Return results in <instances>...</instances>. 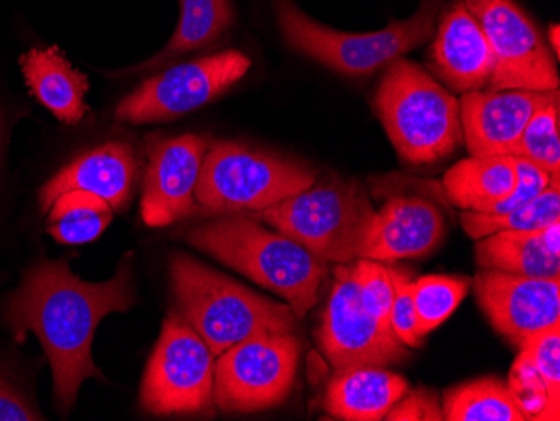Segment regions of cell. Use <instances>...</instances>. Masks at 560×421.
<instances>
[{"label":"cell","mask_w":560,"mask_h":421,"mask_svg":"<svg viewBox=\"0 0 560 421\" xmlns=\"http://www.w3.org/2000/svg\"><path fill=\"white\" fill-rule=\"evenodd\" d=\"M131 278V254L121 260L112 281L100 284L72 274L66 259H40L5 295L0 320L19 342L27 331L39 339L52 370L55 405L62 414L74 407L88 378H103L91 358L94 332L103 317L126 313L137 304Z\"/></svg>","instance_id":"cell-1"},{"label":"cell","mask_w":560,"mask_h":421,"mask_svg":"<svg viewBox=\"0 0 560 421\" xmlns=\"http://www.w3.org/2000/svg\"><path fill=\"white\" fill-rule=\"evenodd\" d=\"M187 241L223 266L284 297L299 319L319 303L329 264L298 242L264 227L250 213H225L191 229Z\"/></svg>","instance_id":"cell-2"},{"label":"cell","mask_w":560,"mask_h":421,"mask_svg":"<svg viewBox=\"0 0 560 421\" xmlns=\"http://www.w3.org/2000/svg\"><path fill=\"white\" fill-rule=\"evenodd\" d=\"M176 311L209 344L213 356L260 332H295L299 317L288 303L257 294L219 270L187 256L170 260Z\"/></svg>","instance_id":"cell-3"},{"label":"cell","mask_w":560,"mask_h":421,"mask_svg":"<svg viewBox=\"0 0 560 421\" xmlns=\"http://www.w3.org/2000/svg\"><path fill=\"white\" fill-rule=\"evenodd\" d=\"M374 108L396 153L408 165L442 162L464 143L460 102L410 59H396L386 68Z\"/></svg>","instance_id":"cell-4"},{"label":"cell","mask_w":560,"mask_h":421,"mask_svg":"<svg viewBox=\"0 0 560 421\" xmlns=\"http://www.w3.org/2000/svg\"><path fill=\"white\" fill-rule=\"evenodd\" d=\"M250 215L288 235L323 262L338 266L361 259L370 244L376 210L363 185L335 178Z\"/></svg>","instance_id":"cell-5"},{"label":"cell","mask_w":560,"mask_h":421,"mask_svg":"<svg viewBox=\"0 0 560 421\" xmlns=\"http://www.w3.org/2000/svg\"><path fill=\"white\" fill-rule=\"evenodd\" d=\"M440 4L442 0H424L408 21L368 34L342 33L317 24L291 0H276V11L280 33L292 49L345 77H368L430 40Z\"/></svg>","instance_id":"cell-6"},{"label":"cell","mask_w":560,"mask_h":421,"mask_svg":"<svg viewBox=\"0 0 560 421\" xmlns=\"http://www.w3.org/2000/svg\"><path fill=\"white\" fill-rule=\"evenodd\" d=\"M314 184L310 166L235 141H215L203 156L195 200L215 215L256 213Z\"/></svg>","instance_id":"cell-7"},{"label":"cell","mask_w":560,"mask_h":421,"mask_svg":"<svg viewBox=\"0 0 560 421\" xmlns=\"http://www.w3.org/2000/svg\"><path fill=\"white\" fill-rule=\"evenodd\" d=\"M215 356L178 311L163 320L141 383V407L151 414H200L215 405Z\"/></svg>","instance_id":"cell-8"},{"label":"cell","mask_w":560,"mask_h":421,"mask_svg":"<svg viewBox=\"0 0 560 421\" xmlns=\"http://www.w3.org/2000/svg\"><path fill=\"white\" fill-rule=\"evenodd\" d=\"M302 342L295 332H260L215 361L213 401L225 413H256L288 401L298 378Z\"/></svg>","instance_id":"cell-9"},{"label":"cell","mask_w":560,"mask_h":421,"mask_svg":"<svg viewBox=\"0 0 560 421\" xmlns=\"http://www.w3.org/2000/svg\"><path fill=\"white\" fill-rule=\"evenodd\" d=\"M317 342L335 371L393 366L410 358L405 342L381 328L361 301L358 264H338Z\"/></svg>","instance_id":"cell-10"},{"label":"cell","mask_w":560,"mask_h":421,"mask_svg":"<svg viewBox=\"0 0 560 421\" xmlns=\"http://www.w3.org/2000/svg\"><path fill=\"white\" fill-rule=\"evenodd\" d=\"M250 65L244 52L231 49L166 69L122 100L115 118L131 125L180 118L234 86Z\"/></svg>","instance_id":"cell-11"},{"label":"cell","mask_w":560,"mask_h":421,"mask_svg":"<svg viewBox=\"0 0 560 421\" xmlns=\"http://www.w3.org/2000/svg\"><path fill=\"white\" fill-rule=\"evenodd\" d=\"M495 56L490 91L559 90L556 59L536 24L514 0H464Z\"/></svg>","instance_id":"cell-12"},{"label":"cell","mask_w":560,"mask_h":421,"mask_svg":"<svg viewBox=\"0 0 560 421\" xmlns=\"http://www.w3.org/2000/svg\"><path fill=\"white\" fill-rule=\"evenodd\" d=\"M471 289L492 328L518 350L532 336L560 323V278L478 269Z\"/></svg>","instance_id":"cell-13"},{"label":"cell","mask_w":560,"mask_h":421,"mask_svg":"<svg viewBox=\"0 0 560 421\" xmlns=\"http://www.w3.org/2000/svg\"><path fill=\"white\" fill-rule=\"evenodd\" d=\"M209 144L198 135L156 141L148 152L141 217L150 227H166L200 212L195 190Z\"/></svg>","instance_id":"cell-14"},{"label":"cell","mask_w":560,"mask_h":421,"mask_svg":"<svg viewBox=\"0 0 560 421\" xmlns=\"http://www.w3.org/2000/svg\"><path fill=\"white\" fill-rule=\"evenodd\" d=\"M557 93L559 90H480L462 94L460 121L468 153L514 155L528 119Z\"/></svg>","instance_id":"cell-15"},{"label":"cell","mask_w":560,"mask_h":421,"mask_svg":"<svg viewBox=\"0 0 560 421\" xmlns=\"http://www.w3.org/2000/svg\"><path fill=\"white\" fill-rule=\"evenodd\" d=\"M446 234L445 213L433 200L421 195H398L377 210L370 244L361 259H424L442 247Z\"/></svg>","instance_id":"cell-16"},{"label":"cell","mask_w":560,"mask_h":421,"mask_svg":"<svg viewBox=\"0 0 560 421\" xmlns=\"http://www.w3.org/2000/svg\"><path fill=\"white\" fill-rule=\"evenodd\" d=\"M431 46V66L436 77L453 91L465 94L489 86L495 56L480 22L464 0H453L440 15Z\"/></svg>","instance_id":"cell-17"},{"label":"cell","mask_w":560,"mask_h":421,"mask_svg":"<svg viewBox=\"0 0 560 421\" xmlns=\"http://www.w3.org/2000/svg\"><path fill=\"white\" fill-rule=\"evenodd\" d=\"M138 163L130 144L112 141L78 156L56 173L39 191L40 212H49L59 195L91 191L105 198L113 210L125 209L133 197Z\"/></svg>","instance_id":"cell-18"},{"label":"cell","mask_w":560,"mask_h":421,"mask_svg":"<svg viewBox=\"0 0 560 421\" xmlns=\"http://www.w3.org/2000/svg\"><path fill=\"white\" fill-rule=\"evenodd\" d=\"M408 391V379L383 366L349 367L335 371L323 408L339 420L380 421Z\"/></svg>","instance_id":"cell-19"},{"label":"cell","mask_w":560,"mask_h":421,"mask_svg":"<svg viewBox=\"0 0 560 421\" xmlns=\"http://www.w3.org/2000/svg\"><path fill=\"white\" fill-rule=\"evenodd\" d=\"M25 83L37 102L46 106L59 121L78 125L86 115L88 78L72 68L58 47L31 49L21 58Z\"/></svg>","instance_id":"cell-20"},{"label":"cell","mask_w":560,"mask_h":421,"mask_svg":"<svg viewBox=\"0 0 560 421\" xmlns=\"http://www.w3.org/2000/svg\"><path fill=\"white\" fill-rule=\"evenodd\" d=\"M517 182L511 155L468 156L455 163L443 177L446 197L456 209L487 213L511 197Z\"/></svg>","instance_id":"cell-21"},{"label":"cell","mask_w":560,"mask_h":421,"mask_svg":"<svg viewBox=\"0 0 560 421\" xmlns=\"http://www.w3.org/2000/svg\"><path fill=\"white\" fill-rule=\"evenodd\" d=\"M478 269L525 278H560V257L544 247L539 231H506L478 238L474 247Z\"/></svg>","instance_id":"cell-22"},{"label":"cell","mask_w":560,"mask_h":421,"mask_svg":"<svg viewBox=\"0 0 560 421\" xmlns=\"http://www.w3.org/2000/svg\"><path fill=\"white\" fill-rule=\"evenodd\" d=\"M180 22L170 43L150 61H144L130 71H122V74L159 69L187 52L212 46L229 31L234 21L231 0H180Z\"/></svg>","instance_id":"cell-23"},{"label":"cell","mask_w":560,"mask_h":421,"mask_svg":"<svg viewBox=\"0 0 560 421\" xmlns=\"http://www.w3.org/2000/svg\"><path fill=\"white\" fill-rule=\"evenodd\" d=\"M512 389H540L537 420H559L560 404V323L532 336L521 348L511 373Z\"/></svg>","instance_id":"cell-24"},{"label":"cell","mask_w":560,"mask_h":421,"mask_svg":"<svg viewBox=\"0 0 560 421\" xmlns=\"http://www.w3.org/2000/svg\"><path fill=\"white\" fill-rule=\"evenodd\" d=\"M445 421H528L527 408L511 385L497 378H480L446 389Z\"/></svg>","instance_id":"cell-25"},{"label":"cell","mask_w":560,"mask_h":421,"mask_svg":"<svg viewBox=\"0 0 560 421\" xmlns=\"http://www.w3.org/2000/svg\"><path fill=\"white\" fill-rule=\"evenodd\" d=\"M113 207L100 195L71 190L50 206L47 232L61 244L81 245L100 237L112 224Z\"/></svg>","instance_id":"cell-26"},{"label":"cell","mask_w":560,"mask_h":421,"mask_svg":"<svg viewBox=\"0 0 560 421\" xmlns=\"http://www.w3.org/2000/svg\"><path fill=\"white\" fill-rule=\"evenodd\" d=\"M560 220V185L552 180L528 206L503 215L462 210L460 224L468 237L478 241L506 231H539Z\"/></svg>","instance_id":"cell-27"},{"label":"cell","mask_w":560,"mask_h":421,"mask_svg":"<svg viewBox=\"0 0 560 421\" xmlns=\"http://www.w3.org/2000/svg\"><path fill=\"white\" fill-rule=\"evenodd\" d=\"M471 289V278L465 276H423L411 284L417 335L424 336L442 326Z\"/></svg>","instance_id":"cell-28"},{"label":"cell","mask_w":560,"mask_h":421,"mask_svg":"<svg viewBox=\"0 0 560 421\" xmlns=\"http://www.w3.org/2000/svg\"><path fill=\"white\" fill-rule=\"evenodd\" d=\"M559 121L560 97L557 93L528 119L527 127L512 155L528 160L549 173L556 180H559L560 175Z\"/></svg>","instance_id":"cell-29"},{"label":"cell","mask_w":560,"mask_h":421,"mask_svg":"<svg viewBox=\"0 0 560 421\" xmlns=\"http://www.w3.org/2000/svg\"><path fill=\"white\" fill-rule=\"evenodd\" d=\"M355 264H358V270H360V291L363 306L380 323L381 328L393 332L389 314H392L395 288H393L389 267L385 266V262L371 259H358Z\"/></svg>","instance_id":"cell-30"},{"label":"cell","mask_w":560,"mask_h":421,"mask_svg":"<svg viewBox=\"0 0 560 421\" xmlns=\"http://www.w3.org/2000/svg\"><path fill=\"white\" fill-rule=\"evenodd\" d=\"M389 274H392L393 288H395L392 314H389L393 332L408 348H413V350L421 348L423 338L417 335V313H415L413 292H411L413 281L406 272L393 269V267H389Z\"/></svg>","instance_id":"cell-31"},{"label":"cell","mask_w":560,"mask_h":421,"mask_svg":"<svg viewBox=\"0 0 560 421\" xmlns=\"http://www.w3.org/2000/svg\"><path fill=\"white\" fill-rule=\"evenodd\" d=\"M514 159L515 172H517L514 191H512L511 197H506L505 200L493 206L487 213L503 215V213L522 209V207L528 206L532 200H536L546 190L550 182L556 180V178L550 177L549 173L544 172L528 160L521 159V156H514Z\"/></svg>","instance_id":"cell-32"},{"label":"cell","mask_w":560,"mask_h":421,"mask_svg":"<svg viewBox=\"0 0 560 421\" xmlns=\"http://www.w3.org/2000/svg\"><path fill=\"white\" fill-rule=\"evenodd\" d=\"M388 421H445L439 395L431 389H415L388 411Z\"/></svg>","instance_id":"cell-33"},{"label":"cell","mask_w":560,"mask_h":421,"mask_svg":"<svg viewBox=\"0 0 560 421\" xmlns=\"http://www.w3.org/2000/svg\"><path fill=\"white\" fill-rule=\"evenodd\" d=\"M44 420L43 413L34 407L14 379L0 367V421Z\"/></svg>","instance_id":"cell-34"},{"label":"cell","mask_w":560,"mask_h":421,"mask_svg":"<svg viewBox=\"0 0 560 421\" xmlns=\"http://www.w3.org/2000/svg\"><path fill=\"white\" fill-rule=\"evenodd\" d=\"M559 36H560L559 26H557V24H553V26L550 27V30H549V37H550V44H552L553 52H556V56H559V51H560Z\"/></svg>","instance_id":"cell-35"},{"label":"cell","mask_w":560,"mask_h":421,"mask_svg":"<svg viewBox=\"0 0 560 421\" xmlns=\"http://www.w3.org/2000/svg\"><path fill=\"white\" fill-rule=\"evenodd\" d=\"M0 127H2V119H0ZM0 140H2V133H0Z\"/></svg>","instance_id":"cell-36"}]
</instances>
